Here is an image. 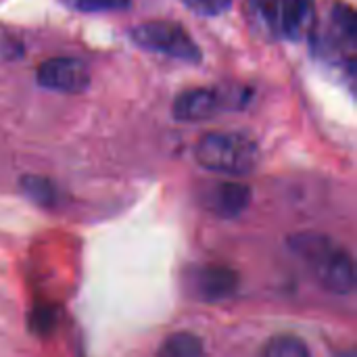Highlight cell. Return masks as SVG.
I'll return each instance as SVG.
<instances>
[{
	"label": "cell",
	"instance_id": "6da1fadb",
	"mask_svg": "<svg viewBox=\"0 0 357 357\" xmlns=\"http://www.w3.org/2000/svg\"><path fill=\"white\" fill-rule=\"evenodd\" d=\"M289 249L312 266L318 282L335 293L349 295L356 289V264L351 255L322 232H297L289 236Z\"/></svg>",
	"mask_w": 357,
	"mask_h": 357
},
{
	"label": "cell",
	"instance_id": "7a4b0ae2",
	"mask_svg": "<svg viewBox=\"0 0 357 357\" xmlns=\"http://www.w3.org/2000/svg\"><path fill=\"white\" fill-rule=\"evenodd\" d=\"M195 159L201 167L228 176H245L259 161L257 142L241 132H211L195 146Z\"/></svg>",
	"mask_w": 357,
	"mask_h": 357
},
{
	"label": "cell",
	"instance_id": "3957f363",
	"mask_svg": "<svg viewBox=\"0 0 357 357\" xmlns=\"http://www.w3.org/2000/svg\"><path fill=\"white\" fill-rule=\"evenodd\" d=\"M251 98V92L238 88H192L182 92L172 107V113L180 121H203L224 109H243Z\"/></svg>",
	"mask_w": 357,
	"mask_h": 357
},
{
	"label": "cell",
	"instance_id": "277c9868",
	"mask_svg": "<svg viewBox=\"0 0 357 357\" xmlns=\"http://www.w3.org/2000/svg\"><path fill=\"white\" fill-rule=\"evenodd\" d=\"M132 40L144 50L167 54L188 63H199L203 56L197 42L186 33V29L180 23L174 21L140 23L132 29Z\"/></svg>",
	"mask_w": 357,
	"mask_h": 357
},
{
	"label": "cell",
	"instance_id": "5b68a950",
	"mask_svg": "<svg viewBox=\"0 0 357 357\" xmlns=\"http://www.w3.org/2000/svg\"><path fill=\"white\" fill-rule=\"evenodd\" d=\"M188 291L201 301H224L238 289V274L224 264L195 266L186 274Z\"/></svg>",
	"mask_w": 357,
	"mask_h": 357
},
{
	"label": "cell",
	"instance_id": "8992f818",
	"mask_svg": "<svg viewBox=\"0 0 357 357\" xmlns=\"http://www.w3.org/2000/svg\"><path fill=\"white\" fill-rule=\"evenodd\" d=\"M38 84L54 92L77 94L90 86V73L79 59L56 56L38 67Z\"/></svg>",
	"mask_w": 357,
	"mask_h": 357
},
{
	"label": "cell",
	"instance_id": "52a82bcc",
	"mask_svg": "<svg viewBox=\"0 0 357 357\" xmlns=\"http://www.w3.org/2000/svg\"><path fill=\"white\" fill-rule=\"evenodd\" d=\"M251 203V188L241 182H215L203 190V205L224 220L238 218Z\"/></svg>",
	"mask_w": 357,
	"mask_h": 357
},
{
	"label": "cell",
	"instance_id": "ba28073f",
	"mask_svg": "<svg viewBox=\"0 0 357 357\" xmlns=\"http://www.w3.org/2000/svg\"><path fill=\"white\" fill-rule=\"evenodd\" d=\"M278 25H280V33L293 40H301L314 33L316 2L314 0H280Z\"/></svg>",
	"mask_w": 357,
	"mask_h": 357
},
{
	"label": "cell",
	"instance_id": "9c48e42d",
	"mask_svg": "<svg viewBox=\"0 0 357 357\" xmlns=\"http://www.w3.org/2000/svg\"><path fill=\"white\" fill-rule=\"evenodd\" d=\"M157 357H205V345L195 333L180 331L161 343Z\"/></svg>",
	"mask_w": 357,
	"mask_h": 357
},
{
	"label": "cell",
	"instance_id": "30bf717a",
	"mask_svg": "<svg viewBox=\"0 0 357 357\" xmlns=\"http://www.w3.org/2000/svg\"><path fill=\"white\" fill-rule=\"evenodd\" d=\"M278 8H280V0H247V13L255 29L266 31L270 36L280 33Z\"/></svg>",
	"mask_w": 357,
	"mask_h": 357
},
{
	"label": "cell",
	"instance_id": "8fae6325",
	"mask_svg": "<svg viewBox=\"0 0 357 357\" xmlns=\"http://www.w3.org/2000/svg\"><path fill=\"white\" fill-rule=\"evenodd\" d=\"M21 190L40 207H52L56 203V188L48 178L42 176H23Z\"/></svg>",
	"mask_w": 357,
	"mask_h": 357
},
{
	"label": "cell",
	"instance_id": "7c38bea8",
	"mask_svg": "<svg viewBox=\"0 0 357 357\" xmlns=\"http://www.w3.org/2000/svg\"><path fill=\"white\" fill-rule=\"evenodd\" d=\"M59 324V310L52 303L38 301L29 312V328L38 337H48Z\"/></svg>",
	"mask_w": 357,
	"mask_h": 357
},
{
	"label": "cell",
	"instance_id": "4fadbf2b",
	"mask_svg": "<svg viewBox=\"0 0 357 357\" xmlns=\"http://www.w3.org/2000/svg\"><path fill=\"white\" fill-rule=\"evenodd\" d=\"M261 357H312L310 347L299 339L291 335L274 337L261 351Z\"/></svg>",
	"mask_w": 357,
	"mask_h": 357
},
{
	"label": "cell",
	"instance_id": "5bb4252c",
	"mask_svg": "<svg viewBox=\"0 0 357 357\" xmlns=\"http://www.w3.org/2000/svg\"><path fill=\"white\" fill-rule=\"evenodd\" d=\"M61 2L79 13H111L130 6V0H61Z\"/></svg>",
	"mask_w": 357,
	"mask_h": 357
},
{
	"label": "cell",
	"instance_id": "9a60e30c",
	"mask_svg": "<svg viewBox=\"0 0 357 357\" xmlns=\"http://www.w3.org/2000/svg\"><path fill=\"white\" fill-rule=\"evenodd\" d=\"M180 2L201 17H218L226 13L232 4V0H180Z\"/></svg>",
	"mask_w": 357,
	"mask_h": 357
},
{
	"label": "cell",
	"instance_id": "2e32d148",
	"mask_svg": "<svg viewBox=\"0 0 357 357\" xmlns=\"http://www.w3.org/2000/svg\"><path fill=\"white\" fill-rule=\"evenodd\" d=\"M21 54H23V46L15 40V36L0 29V59L13 61V59H17Z\"/></svg>",
	"mask_w": 357,
	"mask_h": 357
}]
</instances>
